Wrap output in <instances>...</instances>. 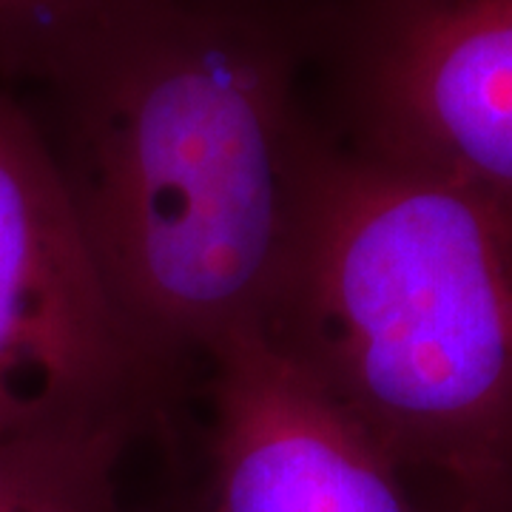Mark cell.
<instances>
[{
  "label": "cell",
  "instance_id": "obj_1",
  "mask_svg": "<svg viewBox=\"0 0 512 512\" xmlns=\"http://www.w3.org/2000/svg\"><path fill=\"white\" fill-rule=\"evenodd\" d=\"M57 83L60 177L151 359L165 370L268 330L313 148L274 43L146 0Z\"/></svg>",
  "mask_w": 512,
  "mask_h": 512
},
{
  "label": "cell",
  "instance_id": "obj_3",
  "mask_svg": "<svg viewBox=\"0 0 512 512\" xmlns=\"http://www.w3.org/2000/svg\"><path fill=\"white\" fill-rule=\"evenodd\" d=\"M160 373L94 262L52 143L0 94V439L140 416Z\"/></svg>",
  "mask_w": 512,
  "mask_h": 512
},
{
  "label": "cell",
  "instance_id": "obj_4",
  "mask_svg": "<svg viewBox=\"0 0 512 512\" xmlns=\"http://www.w3.org/2000/svg\"><path fill=\"white\" fill-rule=\"evenodd\" d=\"M353 148L512 208V0H365Z\"/></svg>",
  "mask_w": 512,
  "mask_h": 512
},
{
  "label": "cell",
  "instance_id": "obj_2",
  "mask_svg": "<svg viewBox=\"0 0 512 512\" xmlns=\"http://www.w3.org/2000/svg\"><path fill=\"white\" fill-rule=\"evenodd\" d=\"M268 333L444 512H512V208L313 140Z\"/></svg>",
  "mask_w": 512,
  "mask_h": 512
},
{
  "label": "cell",
  "instance_id": "obj_7",
  "mask_svg": "<svg viewBox=\"0 0 512 512\" xmlns=\"http://www.w3.org/2000/svg\"><path fill=\"white\" fill-rule=\"evenodd\" d=\"M146 0H0V69L60 80Z\"/></svg>",
  "mask_w": 512,
  "mask_h": 512
},
{
  "label": "cell",
  "instance_id": "obj_6",
  "mask_svg": "<svg viewBox=\"0 0 512 512\" xmlns=\"http://www.w3.org/2000/svg\"><path fill=\"white\" fill-rule=\"evenodd\" d=\"M140 416L114 413L0 439V512H131L123 467Z\"/></svg>",
  "mask_w": 512,
  "mask_h": 512
},
{
  "label": "cell",
  "instance_id": "obj_5",
  "mask_svg": "<svg viewBox=\"0 0 512 512\" xmlns=\"http://www.w3.org/2000/svg\"><path fill=\"white\" fill-rule=\"evenodd\" d=\"M208 362L211 512H421L382 447L268 330Z\"/></svg>",
  "mask_w": 512,
  "mask_h": 512
}]
</instances>
